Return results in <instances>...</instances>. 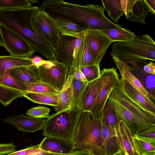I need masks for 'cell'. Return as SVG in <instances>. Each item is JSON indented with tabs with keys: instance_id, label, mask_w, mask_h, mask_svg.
I'll use <instances>...</instances> for the list:
<instances>
[{
	"instance_id": "18",
	"label": "cell",
	"mask_w": 155,
	"mask_h": 155,
	"mask_svg": "<svg viewBox=\"0 0 155 155\" xmlns=\"http://www.w3.org/2000/svg\"><path fill=\"white\" fill-rule=\"evenodd\" d=\"M53 18L61 35L77 38L84 36L87 29L86 28L65 18L57 16Z\"/></svg>"
},
{
	"instance_id": "15",
	"label": "cell",
	"mask_w": 155,
	"mask_h": 155,
	"mask_svg": "<svg viewBox=\"0 0 155 155\" xmlns=\"http://www.w3.org/2000/svg\"><path fill=\"white\" fill-rule=\"evenodd\" d=\"M61 35L62 41V47L55 51V60L69 67L72 65L75 52L84 37L77 38Z\"/></svg>"
},
{
	"instance_id": "4",
	"label": "cell",
	"mask_w": 155,
	"mask_h": 155,
	"mask_svg": "<svg viewBox=\"0 0 155 155\" xmlns=\"http://www.w3.org/2000/svg\"><path fill=\"white\" fill-rule=\"evenodd\" d=\"M101 120L90 112L82 111L74 135V150H84L92 155H105L101 135Z\"/></svg>"
},
{
	"instance_id": "22",
	"label": "cell",
	"mask_w": 155,
	"mask_h": 155,
	"mask_svg": "<svg viewBox=\"0 0 155 155\" xmlns=\"http://www.w3.org/2000/svg\"><path fill=\"white\" fill-rule=\"evenodd\" d=\"M33 65L32 58L10 55L0 57V74L14 68Z\"/></svg>"
},
{
	"instance_id": "39",
	"label": "cell",
	"mask_w": 155,
	"mask_h": 155,
	"mask_svg": "<svg viewBox=\"0 0 155 155\" xmlns=\"http://www.w3.org/2000/svg\"><path fill=\"white\" fill-rule=\"evenodd\" d=\"M134 136L155 143V127L150 128Z\"/></svg>"
},
{
	"instance_id": "7",
	"label": "cell",
	"mask_w": 155,
	"mask_h": 155,
	"mask_svg": "<svg viewBox=\"0 0 155 155\" xmlns=\"http://www.w3.org/2000/svg\"><path fill=\"white\" fill-rule=\"evenodd\" d=\"M31 22L38 33L54 51L61 47V35L53 18L39 8L32 14Z\"/></svg>"
},
{
	"instance_id": "28",
	"label": "cell",
	"mask_w": 155,
	"mask_h": 155,
	"mask_svg": "<svg viewBox=\"0 0 155 155\" xmlns=\"http://www.w3.org/2000/svg\"><path fill=\"white\" fill-rule=\"evenodd\" d=\"M25 92L0 83V101L4 106H7L15 99L23 97Z\"/></svg>"
},
{
	"instance_id": "50",
	"label": "cell",
	"mask_w": 155,
	"mask_h": 155,
	"mask_svg": "<svg viewBox=\"0 0 155 155\" xmlns=\"http://www.w3.org/2000/svg\"><path fill=\"white\" fill-rule=\"evenodd\" d=\"M88 155H92L90 153H89Z\"/></svg>"
},
{
	"instance_id": "29",
	"label": "cell",
	"mask_w": 155,
	"mask_h": 155,
	"mask_svg": "<svg viewBox=\"0 0 155 155\" xmlns=\"http://www.w3.org/2000/svg\"><path fill=\"white\" fill-rule=\"evenodd\" d=\"M149 12L144 0H136L130 12L128 20L145 24V18Z\"/></svg>"
},
{
	"instance_id": "17",
	"label": "cell",
	"mask_w": 155,
	"mask_h": 155,
	"mask_svg": "<svg viewBox=\"0 0 155 155\" xmlns=\"http://www.w3.org/2000/svg\"><path fill=\"white\" fill-rule=\"evenodd\" d=\"M39 144L42 150L53 153L68 155L75 150L73 143L52 137H45Z\"/></svg>"
},
{
	"instance_id": "25",
	"label": "cell",
	"mask_w": 155,
	"mask_h": 155,
	"mask_svg": "<svg viewBox=\"0 0 155 155\" xmlns=\"http://www.w3.org/2000/svg\"><path fill=\"white\" fill-rule=\"evenodd\" d=\"M120 120L114 107L108 98L104 107L102 123L110 132L116 133V129Z\"/></svg>"
},
{
	"instance_id": "48",
	"label": "cell",
	"mask_w": 155,
	"mask_h": 155,
	"mask_svg": "<svg viewBox=\"0 0 155 155\" xmlns=\"http://www.w3.org/2000/svg\"><path fill=\"white\" fill-rule=\"evenodd\" d=\"M123 153H124L122 151L120 150L113 155H121Z\"/></svg>"
},
{
	"instance_id": "21",
	"label": "cell",
	"mask_w": 155,
	"mask_h": 155,
	"mask_svg": "<svg viewBox=\"0 0 155 155\" xmlns=\"http://www.w3.org/2000/svg\"><path fill=\"white\" fill-rule=\"evenodd\" d=\"M11 73L17 81L25 85L41 81L38 68L34 65L14 68L11 70Z\"/></svg>"
},
{
	"instance_id": "51",
	"label": "cell",
	"mask_w": 155,
	"mask_h": 155,
	"mask_svg": "<svg viewBox=\"0 0 155 155\" xmlns=\"http://www.w3.org/2000/svg\"><path fill=\"white\" fill-rule=\"evenodd\" d=\"M153 0V1L154 2H155V0Z\"/></svg>"
},
{
	"instance_id": "30",
	"label": "cell",
	"mask_w": 155,
	"mask_h": 155,
	"mask_svg": "<svg viewBox=\"0 0 155 155\" xmlns=\"http://www.w3.org/2000/svg\"><path fill=\"white\" fill-rule=\"evenodd\" d=\"M23 97L34 103L47 105L54 107L57 104V95L26 92Z\"/></svg>"
},
{
	"instance_id": "36",
	"label": "cell",
	"mask_w": 155,
	"mask_h": 155,
	"mask_svg": "<svg viewBox=\"0 0 155 155\" xmlns=\"http://www.w3.org/2000/svg\"><path fill=\"white\" fill-rule=\"evenodd\" d=\"M80 70L84 74L88 82L97 79L101 75L99 65L93 64L84 66Z\"/></svg>"
},
{
	"instance_id": "8",
	"label": "cell",
	"mask_w": 155,
	"mask_h": 155,
	"mask_svg": "<svg viewBox=\"0 0 155 155\" xmlns=\"http://www.w3.org/2000/svg\"><path fill=\"white\" fill-rule=\"evenodd\" d=\"M0 45L13 56L31 58L36 52L35 48L20 35L1 24Z\"/></svg>"
},
{
	"instance_id": "24",
	"label": "cell",
	"mask_w": 155,
	"mask_h": 155,
	"mask_svg": "<svg viewBox=\"0 0 155 155\" xmlns=\"http://www.w3.org/2000/svg\"><path fill=\"white\" fill-rule=\"evenodd\" d=\"M66 83L62 90L58 94L57 105L54 107L56 112L66 110L71 108L72 96L71 83L72 75L69 73Z\"/></svg>"
},
{
	"instance_id": "38",
	"label": "cell",
	"mask_w": 155,
	"mask_h": 155,
	"mask_svg": "<svg viewBox=\"0 0 155 155\" xmlns=\"http://www.w3.org/2000/svg\"><path fill=\"white\" fill-rule=\"evenodd\" d=\"M42 151L39 148V144H38L28 147L6 155H35Z\"/></svg>"
},
{
	"instance_id": "2",
	"label": "cell",
	"mask_w": 155,
	"mask_h": 155,
	"mask_svg": "<svg viewBox=\"0 0 155 155\" xmlns=\"http://www.w3.org/2000/svg\"><path fill=\"white\" fill-rule=\"evenodd\" d=\"M39 8L32 5L19 9L0 10V24L20 35L47 60H54V51L38 33L31 22L32 14Z\"/></svg>"
},
{
	"instance_id": "44",
	"label": "cell",
	"mask_w": 155,
	"mask_h": 155,
	"mask_svg": "<svg viewBox=\"0 0 155 155\" xmlns=\"http://www.w3.org/2000/svg\"><path fill=\"white\" fill-rule=\"evenodd\" d=\"M143 69L147 73L155 75V64L152 62L147 63L144 65Z\"/></svg>"
},
{
	"instance_id": "41",
	"label": "cell",
	"mask_w": 155,
	"mask_h": 155,
	"mask_svg": "<svg viewBox=\"0 0 155 155\" xmlns=\"http://www.w3.org/2000/svg\"><path fill=\"white\" fill-rule=\"evenodd\" d=\"M16 151V146L13 143H1L0 155H6Z\"/></svg>"
},
{
	"instance_id": "10",
	"label": "cell",
	"mask_w": 155,
	"mask_h": 155,
	"mask_svg": "<svg viewBox=\"0 0 155 155\" xmlns=\"http://www.w3.org/2000/svg\"><path fill=\"white\" fill-rule=\"evenodd\" d=\"M94 63L99 65L106 51L113 42L98 30L87 29L84 33Z\"/></svg>"
},
{
	"instance_id": "46",
	"label": "cell",
	"mask_w": 155,
	"mask_h": 155,
	"mask_svg": "<svg viewBox=\"0 0 155 155\" xmlns=\"http://www.w3.org/2000/svg\"><path fill=\"white\" fill-rule=\"evenodd\" d=\"M89 152L84 150H75L68 155H88Z\"/></svg>"
},
{
	"instance_id": "49",
	"label": "cell",
	"mask_w": 155,
	"mask_h": 155,
	"mask_svg": "<svg viewBox=\"0 0 155 155\" xmlns=\"http://www.w3.org/2000/svg\"><path fill=\"white\" fill-rule=\"evenodd\" d=\"M121 155H128L126 153H123Z\"/></svg>"
},
{
	"instance_id": "33",
	"label": "cell",
	"mask_w": 155,
	"mask_h": 155,
	"mask_svg": "<svg viewBox=\"0 0 155 155\" xmlns=\"http://www.w3.org/2000/svg\"><path fill=\"white\" fill-rule=\"evenodd\" d=\"M134 140L140 155H155V143L134 135Z\"/></svg>"
},
{
	"instance_id": "13",
	"label": "cell",
	"mask_w": 155,
	"mask_h": 155,
	"mask_svg": "<svg viewBox=\"0 0 155 155\" xmlns=\"http://www.w3.org/2000/svg\"><path fill=\"white\" fill-rule=\"evenodd\" d=\"M112 68L101 70V75L97 79L88 82L83 98V112H91L94 102L109 76Z\"/></svg>"
},
{
	"instance_id": "32",
	"label": "cell",
	"mask_w": 155,
	"mask_h": 155,
	"mask_svg": "<svg viewBox=\"0 0 155 155\" xmlns=\"http://www.w3.org/2000/svg\"><path fill=\"white\" fill-rule=\"evenodd\" d=\"M26 92L57 95L59 92L41 81L27 84Z\"/></svg>"
},
{
	"instance_id": "45",
	"label": "cell",
	"mask_w": 155,
	"mask_h": 155,
	"mask_svg": "<svg viewBox=\"0 0 155 155\" xmlns=\"http://www.w3.org/2000/svg\"><path fill=\"white\" fill-rule=\"evenodd\" d=\"M150 12L155 16V2L152 0H144Z\"/></svg>"
},
{
	"instance_id": "5",
	"label": "cell",
	"mask_w": 155,
	"mask_h": 155,
	"mask_svg": "<svg viewBox=\"0 0 155 155\" xmlns=\"http://www.w3.org/2000/svg\"><path fill=\"white\" fill-rule=\"evenodd\" d=\"M82 112L72 108L52 114L45 120L42 135L73 144L76 128Z\"/></svg>"
},
{
	"instance_id": "14",
	"label": "cell",
	"mask_w": 155,
	"mask_h": 155,
	"mask_svg": "<svg viewBox=\"0 0 155 155\" xmlns=\"http://www.w3.org/2000/svg\"><path fill=\"white\" fill-rule=\"evenodd\" d=\"M5 123L12 125L23 132L34 133L43 129L46 120L20 114L3 118Z\"/></svg>"
},
{
	"instance_id": "27",
	"label": "cell",
	"mask_w": 155,
	"mask_h": 155,
	"mask_svg": "<svg viewBox=\"0 0 155 155\" xmlns=\"http://www.w3.org/2000/svg\"><path fill=\"white\" fill-rule=\"evenodd\" d=\"M87 83L76 80L72 76L71 83L72 91L71 108H76L81 110L83 96Z\"/></svg>"
},
{
	"instance_id": "6",
	"label": "cell",
	"mask_w": 155,
	"mask_h": 155,
	"mask_svg": "<svg viewBox=\"0 0 155 155\" xmlns=\"http://www.w3.org/2000/svg\"><path fill=\"white\" fill-rule=\"evenodd\" d=\"M111 53L125 62L133 59L155 61V41L148 35H139L130 41L113 43Z\"/></svg>"
},
{
	"instance_id": "47",
	"label": "cell",
	"mask_w": 155,
	"mask_h": 155,
	"mask_svg": "<svg viewBox=\"0 0 155 155\" xmlns=\"http://www.w3.org/2000/svg\"><path fill=\"white\" fill-rule=\"evenodd\" d=\"M35 155H68L60 154L53 153L51 152L45 151L42 150V151L39 153Z\"/></svg>"
},
{
	"instance_id": "23",
	"label": "cell",
	"mask_w": 155,
	"mask_h": 155,
	"mask_svg": "<svg viewBox=\"0 0 155 155\" xmlns=\"http://www.w3.org/2000/svg\"><path fill=\"white\" fill-rule=\"evenodd\" d=\"M101 135L105 155H113L120 150L123 152L116 133L110 132L102 123Z\"/></svg>"
},
{
	"instance_id": "19",
	"label": "cell",
	"mask_w": 155,
	"mask_h": 155,
	"mask_svg": "<svg viewBox=\"0 0 155 155\" xmlns=\"http://www.w3.org/2000/svg\"><path fill=\"white\" fill-rule=\"evenodd\" d=\"M93 64H95L87 40L84 35L81 44L75 52L71 67L76 70L80 69L83 67Z\"/></svg>"
},
{
	"instance_id": "20",
	"label": "cell",
	"mask_w": 155,
	"mask_h": 155,
	"mask_svg": "<svg viewBox=\"0 0 155 155\" xmlns=\"http://www.w3.org/2000/svg\"><path fill=\"white\" fill-rule=\"evenodd\" d=\"M110 54L120 73L121 77L127 81L136 90L151 102L148 93L139 81L130 71L126 63L120 61L111 52Z\"/></svg>"
},
{
	"instance_id": "43",
	"label": "cell",
	"mask_w": 155,
	"mask_h": 155,
	"mask_svg": "<svg viewBox=\"0 0 155 155\" xmlns=\"http://www.w3.org/2000/svg\"><path fill=\"white\" fill-rule=\"evenodd\" d=\"M32 61L33 65L38 68L46 63L47 60H44L38 56H35L32 58Z\"/></svg>"
},
{
	"instance_id": "42",
	"label": "cell",
	"mask_w": 155,
	"mask_h": 155,
	"mask_svg": "<svg viewBox=\"0 0 155 155\" xmlns=\"http://www.w3.org/2000/svg\"><path fill=\"white\" fill-rule=\"evenodd\" d=\"M69 71L75 79L84 83H88L84 74L80 69L74 70L71 66L69 67Z\"/></svg>"
},
{
	"instance_id": "3",
	"label": "cell",
	"mask_w": 155,
	"mask_h": 155,
	"mask_svg": "<svg viewBox=\"0 0 155 155\" xmlns=\"http://www.w3.org/2000/svg\"><path fill=\"white\" fill-rule=\"evenodd\" d=\"M108 98L120 120L134 135L155 127V114L145 109L131 97L123 87L120 80Z\"/></svg>"
},
{
	"instance_id": "31",
	"label": "cell",
	"mask_w": 155,
	"mask_h": 155,
	"mask_svg": "<svg viewBox=\"0 0 155 155\" xmlns=\"http://www.w3.org/2000/svg\"><path fill=\"white\" fill-rule=\"evenodd\" d=\"M101 3L114 22L117 23L120 18L124 15L120 0H102Z\"/></svg>"
},
{
	"instance_id": "37",
	"label": "cell",
	"mask_w": 155,
	"mask_h": 155,
	"mask_svg": "<svg viewBox=\"0 0 155 155\" xmlns=\"http://www.w3.org/2000/svg\"><path fill=\"white\" fill-rule=\"evenodd\" d=\"M50 109L43 106H38L28 110L26 114L33 117L46 118L49 117Z\"/></svg>"
},
{
	"instance_id": "35",
	"label": "cell",
	"mask_w": 155,
	"mask_h": 155,
	"mask_svg": "<svg viewBox=\"0 0 155 155\" xmlns=\"http://www.w3.org/2000/svg\"><path fill=\"white\" fill-rule=\"evenodd\" d=\"M31 5L29 0H0V10L21 8Z\"/></svg>"
},
{
	"instance_id": "16",
	"label": "cell",
	"mask_w": 155,
	"mask_h": 155,
	"mask_svg": "<svg viewBox=\"0 0 155 155\" xmlns=\"http://www.w3.org/2000/svg\"><path fill=\"white\" fill-rule=\"evenodd\" d=\"M116 134L123 152L128 155H140L134 140V135L126 124L120 120L116 129Z\"/></svg>"
},
{
	"instance_id": "26",
	"label": "cell",
	"mask_w": 155,
	"mask_h": 155,
	"mask_svg": "<svg viewBox=\"0 0 155 155\" xmlns=\"http://www.w3.org/2000/svg\"><path fill=\"white\" fill-rule=\"evenodd\" d=\"M98 30L106 35L113 43L130 41L134 40L137 36L134 33L123 27Z\"/></svg>"
},
{
	"instance_id": "12",
	"label": "cell",
	"mask_w": 155,
	"mask_h": 155,
	"mask_svg": "<svg viewBox=\"0 0 155 155\" xmlns=\"http://www.w3.org/2000/svg\"><path fill=\"white\" fill-rule=\"evenodd\" d=\"M120 78L116 68H112L111 72L95 100L92 107V116L101 120L106 103L113 89L119 82Z\"/></svg>"
},
{
	"instance_id": "11",
	"label": "cell",
	"mask_w": 155,
	"mask_h": 155,
	"mask_svg": "<svg viewBox=\"0 0 155 155\" xmlns=\"http://www.w3.org/2000/svg\"><path fill=\"white\" fill-rule=\"evenodd\" d=\"M127 67L140 82L148 93L151 102L155 105V75L145 72L143 69L147 63L144 59H133L127 61Z\"/></svg>"
},
{
	"instance_id": "1",
	"label": "cell",
	"mask_w": 155,
	"mask_h": 155,
	"mask_svg": "<svg viewBox=\"0 0 155 155\" xmlns=\"http://www.w3.org/2000/svg\"><path fill=\"white\" fill-rule=\"evenodd\" d=\"M39 8L52 18H65L87 29L101 30L123 27L110 21L105 14L104 8L101 5H81L62 0H45Z\"/></svg>"
},
{
	"instance_id": "34",
	"label": "cell",
	"mask_w": 155,
	"mask_h": 155,
	"mask_svg": "<svg viewBox=\"0 0 155 155\" xmlns=\"http://www.w3.org/2000/svg\"><path fill=\"white\" fill-rule=\"evenodd\" d=\"M11 71L8 70L0 74V83L26 92L27 86L13 77L11 74Z\"/></svg>"
},
{
	"instance_id": "40",
	"label": "cell",
	"mask_w": 155,
	"mask_h": 155,
	"mask_svg": "<svg viewBox=\"0 0 155 155\" xmlns=\"http://www.w3.org/2000/svg\"><path fill=\"white\" fill-rule=\"evenodd\" d=\"M136 0H120L122 7L127 19Z\"/></svg>"
},
{
	"instance_id": "9",
	"label": "cell",
	"mask_w": 155,
	"mask_h": 155,
	"mask_svg": "<svg viewBox=\"0 0 155 155\" xmlns=\"http://www.w3.org/2000/svg\"><path fill=\"white\" fill-rule=\"evenodd\" d=\"M41 80L59 92L64 88L69 75V67L55 59L47 60L38 68Z\"/></svg>"
}]
</instances>
